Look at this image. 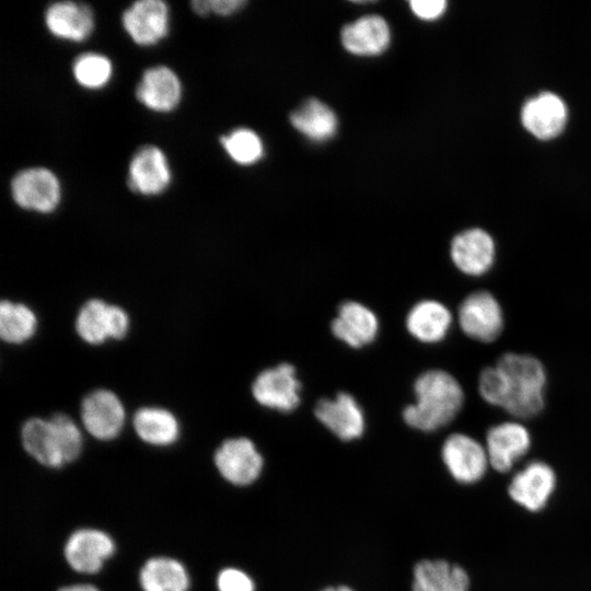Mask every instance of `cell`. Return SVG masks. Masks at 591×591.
Segmentation results:
<instances>
[{
  "instance_id": "1",
  "label": "cell",
  "mask_w": 591,
  "mask_h": 591,
  "mask_svg": "<svg viewBox=\"0 0 591 591\" xmlns=\"http://www.w3.org/2000/svg\"><path fill=\"white\" fill-rule=\"evenodd\" d=\"M546 382V370L537 358L507 352L480 372L478 392L486 403L529 419L544 408Z\"/></svg>"
},
{
  "instance_id": "2",
  "label": "cell",
  "mask_w": 591,
  "mask_h": 591,
  "mask_svg": "<svg viewBox=\"0 0 591 591\" xmlns=\"http://www.w3.org/2000/svg\"><path fill=\"white\" fill-rule=\"evenodd\" d=\"M416 403L405 407V422L418 430L430 432L451 422L464 403L459 381L443 370H428L414 383Z\"/></svg>"
},
{
  "instance_id": "3",
  "label": "cell",
  "mask_w": 591,
  "mask_h": 591,
  "mask_svg": "<svg viewBox=\"0 0 591 591\" xmlns=\"http://www.w3.org/2000/svg\"><path fill=\"white\" fill-rule=\"evenodd\" d=\"M25 451L49 467H61L74 461L82 449V434L77 424L65 414L50 419L33 417L21 430Z\"/></svg>"
},
{
  "instance_id": "4",
  "label": "cell",
  "mask_w": 591,
  "mask_h": 591,
  "mask_svg": "<svg viewBox=\"0 0 591 591\" xmlns=\"http://www.w3.org/2000/svg\"><path fill=\"white\" fill-rule=\"evenodd\" d=\"M457 321L465 335L482 343L496 340L505 326L502 308L487 290L474 291L463 300L457 311Z\"/></svg>"
},
{
  "instance_id": "5",
  "label": "cell",
  "mask_w": 591,
  "mask_h": 591,
  "mask_svg": "<svg viewBox=\"0 0 591 591\" xmlns=\"http://www.w3.org/2000/svg\"><path fill=\"white\" fill-rule=\"evenodd\" d=\"M129 316L118 305L101 299H91L80 309L76 318V331L80 338L91 345L105 340L123 339L129 329Z\"/></svg>"
},
{
  "instance_id": "6",
  "label": "cell",
  "mask_w": 591,
  "mask_h": 591,
  "mask_svg": "<svg viewBox=\"0 0 591 591\" xmlns=\"http://www.w3.org/2000/svg\"><path fill=\"white\" fill-rule=\"evenodd\" d=\"M441 456L451 476L461 484L479 482L489 465L485 445L464 433L449 436L442 445Z\"/></svg>"
},
{
  "instance_id": "7",
  "label": "cell",
  "mask_w": 591,
  "mask_h": 591,
  "mask_svg": "<svg viewBox=\"0 0 591 591\" xmlns=\"http://www.w3.org/2000/svg\"><path fill=\"white\" fill-rule=\"evenodd\" d=\"M556 473L543 461H531L518 471L508 486L510 498L522 508L543 510L556 488Z\"/></svg>"
},
{
  "instance_id": "8",
  "label": "cell",
  "mask_w": 591,
  "mask_h": 591,
  "mask_svg": "<svg viewBox=\"0 0 591 591\" xmlns=\"http://www.w3.org/2000/svg\"><path fill=\"white\" fill-rule=\"evenodd\" d=\"M300 390L296 369L289 363L262 371L252 385L253 396L260 405L285 413L298 407Z\"/></svg>"
},
{
  "instance_id": "9",
  "label": "cell",
  "mask_w": 591,
  "mask_h": 591,
  "mask_svg": "<svg viewBox=\"0 0 591 591\" xmlns=\"http://www.w3.org/2000/svg\"><path fill=\"white\" fill-rule=\"evenodd\" d=\"M125 417L124 405L112 391L95 390L82 401V424L88 432L99 440L116 438L123 429Z\"/></svg>"
},
{
  "instance_id": "10",
  "label": "cell",
  "mask_w": 591,
  "mask_h": 591,
  "mask_svg": "<svg viewBox=\"0 0 591 591\" xmlns=\"http://www.w3.org/2000/svg\"><path fill=\"white\" fill-rule=\"evenodd\" d=\"M215 464L224 479L237 486H245L259 476L263 457L250 439L232 438L218 448Z\"/></svg>"
},
{
  "instance_id": "11",
  "label": "cell",
  "mask_w": 591,
  "mask_h": 591,
  "mask_svg": "<svg viewBox=\"0 0 591 591\" xmlns=\"http://www.w3.org/2000/svg\"><path fill=\"white\" fill-rule=\"evenodd\" d=\"M14 201L24 209L39 212L53 211L60 199V186L56 176L44 167L27 169L11 182Z\"/></svg>"
},
{
  "instance_id": "12",
  "label": "cell",
  "mask_w": 591,
  "mask_h": 591,
  "mask_svg": "<svg viewBox=\"0 0 591 591\" xmlns=\"http://www.w3.org/2000/svg\"><path fill=\"white\" fill-rule=\"evenodd\" d=\"M531 443L528 428L518 421H505L490 427L485 443L489 465L497 472H509L528 453Z\"/></svg>"
},
{
  "instance_id": "13",
  "label": "cell",
  "mask_w": 591,
  "mask_h": 591,
  "mask_svg": "<svg viewBox=\"0 0 591 591\" xmlns=\"http://www.w3.org/2000/svg\"><path fill=\"white\" fill-rule=\"evenodd\" d=\"M450 256L460 271L479 277L487 274L495 263V242L483 229H467L453 237Z\"/></svg>"
},
{
  "instance_id": "14",
  "label": "cell",
  "mask_w": 591,
  "mask_h": 591,
  "mask_svg": "<svg viewBox=\"0 0 591 591\" xmlns=\"http://www.w3.org/2000/svg\"><path fill=\"white\" fill-rule=\"evenodd\" d=\"M115 551L112 537L95 529L73 532L65 545V557L69 566L82 573H95Z\"/></svg>"
},
{
  "instance_id": "15",
  "label": "cell",
  "mask_w": 591,
  "mask_h": 591,
  "mask_svg": "<svg viewBox=\"0 0 591 591\" xmlns=\"http://www.w3.org/2000/svg\"><path fill=\"white\" fill-rule=\"evenodd\" d=\"M567 115L566 104L558 95L542 92L524 103L521 121L534 137L547 140L563 131Z\"/></svg>"
},
{
  "instance_id": "16",
  "label": "cell",
  "mask_w": 591,
  "mask_h": 591,
  "mask_svg": "<svg viewBox=\"0 0 591 591\" xmlns=\"http://www.w3.org/2000/svg\"><path fill=\"white\" fill-rule=\"evenodd\" d=\"M314 414L327 429L341 440L357 439L363 433V413L357 401L348 393H338L334 399H320Z\"/></svg>"
},
{
  "instance_id": "17",
  "label": "cell",
  "mask_w": 591,
  "mask_h": 591,
  "mask_svg": "<svg viewBox=\"0 0 591 591\" xmlns=\"http://www.w3.org/2000/svg\"><path fill=\"white\" fill-rule=\"evenodd\" d=\"M123 24L137 44H154L167 33V7L160 0L137 1L124 12Z\"/></svg>"
},
{
  "instance_id": "18",
  "label": "cell",
  "mask_w": 591,
  "mask_h": 591,
  "mask_svg": "<svg viewBox=\"0 0 591 591\" xmlns=\"http://www.w3.org/2000/svg\"><path fill=\"white\" fill-rule=\"evenodd\" d=\"M379 328L375 314L359 302L347 301L338 308L332 323L333 334L354 348L374 340Z\"/></svg>"
},
{
  "instance_id": "19",
  "label": "cell",
  "mask_w": 591,
  "mask_h": 591,
  "mask_svg": "<svg viewBox=\"0 0 591 591\" xmlns=\"http://www.w3.org/2000/svg\"><path fill=\"white\" fill-rule=\"evenodd\" d=\"M170 182V171L162 151L146 146L134 155L129 166L128 185L144 195L159 194Z\"/></svg>"
},
{
  "instance_id": "20",
  "label": "cell",
  "mask_w": 591,
  "mask_h": 591,
  "mask_svg": "<svg viewBox=\"0 0 591 591\" xmlns=\"http://www.w3.org/2000/svg\"><path fill=\"white\" fill-rule=\"evenodd\" d=\"M136 95L150 109L170 112L179 102L181 83L171 69L154 67L143 73Z\"/></svg>"
},
{
  "instance_id": "21",
  "label": "cell",
  "mask_w": 591,
  "mask_h": 591,
  "mask_svg": "<svg viewBox=\"0 0 591 591\" xmlns=\"http://www.w3.org/2000/svg\"><path fill=\"white\" fill-rule=\"evenodd\" d=\"M464 568L442 559L421 560L414 568L413 591H468Z\"/></svg>"
},
{
  "instance_id": "22",
  "label": "cell",
  "mask_w": 591,
  "mask_h": 591,
  "mask_svg": "<svg viewBox=\"0 0 591 591\" xmlns=\"http://www.w3.org/2000/svg\"><path fill=\"white\" fill-rule=\"evenodd\" d=\"M341 42L351 54L379 55L390 43V30L385 20L379 15L362 16L344 27Z\"/></svg>"
},
{
  "instance_id": "23",
  "label": "cell",
  "mask_w": 591,
  "mask_h": 591,
  "mask_svg": "<svg viewBox=\"0 0 591 591\" xmlns=\"http://www.w3.org/2000/svg\"><path fill=\"white\" fill-rule=\"evenodd\" d=\"M452 324V313L439 301L424 300L415 304L406 317L408 332L424 343L442 340Z\"/></svg>"
},
{
  "instance_id": "24",
  "label": "cell",
  "mask_w": 591,
  "mask_h": 591,
  "mask_svg": "<svg viewBox=\"0 0 591 591\" xmlns=\"http://www.w3.org/2000/svg\"><path fill=\"white\" fill-rule=\"evenodd\" d=\"M45 16L50 33L74 42L85 39L94 26L90 8L77 2L54 3L47 9Z\"/></svg>"
},
{
  "instance_id": "25",
  "label": "cell",
  "mask_w": 591,
  "mask_h": 591,
  "mask_svg": "<svg viewBox=\"0 0 591 591\" xmlns=\"http://www.w3.org/2000/svg\"><path fill=\"white\" fill-rule=\"evenodd\" d=\"M138 437L152 445L166 447L179 436V425L170 410L160 407H141L134 415Z\"/></svg>"
},
{
  "instance_id": "26",
  "label": "cell",
  "mask_w": 591,
  "mask_h": 591,
  "mask_svg": "<svg viewBox=\"0 0 591 591\" xmlns=\"http://www.w3.org/2000/svg\"><path fill=\"white\" fill-rule=\"evenodd\" d=\"M143 591H187L188 573L178 560L154 557L143 565L139 576Z\"/></svg>"
},
{
  "instance_id": "27",
  "label": "cell",
  "mask_w": 591,
  "mask_h": 591,
  "mask_svg": "<svg viewBox=\"0 0 591 591\" xmlns=\"http://www.w3.org/2000/svg\"><path fill=\"white\" fill-rule=\"evenodd\" d=\"M292 126L311 140H327L336 131L334 112L316 99H310L290 115Z\"/></svg>"
},
{
  "instance_id": "28",
  "label": "cell",
  "mask_w": 591,
  "mask_h": 591,
  "mask_svg": "<svg viewBox=\"0 0 591 591\" xmlns=\"http://www.w3.org/2000/svg\"><path fill=\"white\" fill-rule=\"evenodd\" d=\"M37 317L23 303L3 300L0 304V336L9 344H22L36 332Z\"/></svg>"
},
{
  "instance_id": "29",
  "label": "cell",
  "mask_w": 591,
  "mask_h": 591,
  "mask_svg": "<svg viewBox=\"0 0 591 591\" xmlns=\"http://www.w3.org/2000/svg\"><path fill=\"white\" fill-rule=\"evenodd\" d=\"M228 154L240 164H252L263 154V144L258 136L250 129H237L221 138Z\"/></svg>"
},
{
  "instance_id": "30",
  "label": "cell",
  "mask_w": 591,
  "mask_h": 591,
  "mask_svg": "<svg viewBox=\"0 0 591 591\" xmlns=\"http://www.w3.org/2000/svg\"><path fill=\"white\" fill-rule=\"evenodd\" d=\"M73 74L77 81L85 88H101L109 80L112 65L102 55L85 54L76 60Z\"/></svg>"
},
{
  "instance_id": "31",
  "label": "cell",
  "mask_w": 591,
  "mask_h": 591,
  "mask_svg": "<svg viewBox=\"0 0 591 591\" xmlns=\"http://www.w3.org/2000/svg\"><path fill=\"white\" fill-rule=\"evenodd\" d=\"M217 586L219 591H254V582L242 570L225 568L220 571Z\"/></svg>"
},
{
  "instance_id": "32",
  "label": "cell",
  "mask_w": 591,
  "mask_h": 591,
  "mask_svg": "<svg viewBox=\"0 0 591 591\" xmlns=\"http://www.w3.org/2000/svg\"><path fill=\"white\" fill-rule=\"evenodd\" d=\"M409 4L414 14L422 20L439 18L447 7L444 0H413Z\"/></svg>"
},
{
  "instance_id": "33",
  "label": "cell",
  "mask_w": 591,
  "mask_h": 591,
  "mask_svg": "<svg viewBox=\"0 0 591 591\" xmlns=\"http://www.w3.org/2000/svg\"><path fill=\"white\" fill-rule=\"evenodd\" d=\"M244 4L242 0H210V10L220 15H229Z\"/></svg>"
},
{
  "instance_id": "34",
  "label": "cell",
  "mask_w": 591,
  "mask_h": 591,
  "mask_svg": "<svg viewBox=\"0 0 591 591\" xmlns=\"http://www.w3.org/2000/svg\"><path fill=\"white\" fill-rule=\"evenodd\" d=\"M193 10L199 15L208 14L210 10V0H196L192 2Z\"/></svg>"
},
{
  "instance_id": "35",
  "label": "cell",
  "mask_w": 591,
  "mask_h": 591,
  "mask_svg": "<svg viewBox=\"0 0 591 591\" xmlns=\"http://www.w3.org/2000/svg\"><path fill=\"white\" fill-rule=\"evenodd\" d=\"M59 591H99L96 587L92 584H74L61 588Z\"/></svg>"
},
{
  "instance_id": "36",
  "label": "cell",
  "mask_w": 591,
  "mask_h": 591,
  "mask_svg": "<svg viewBox=\"0 0 591 591\" xmlns=\"http://www.w3.org/2000/svg\"><path fill=\"white\" fill-rule=\"evenodd\" d=\"M323 591H352L350 588L348 587H345V586H340V587H337V588H327Z\"/></svg>"
}]
</instances>
